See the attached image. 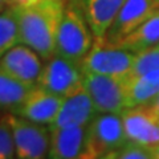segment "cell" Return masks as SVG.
<instances>
[{
	"label": "cell",
	"mask_w": 159,
	"mask_h": 159,
	"mask_svg": "<svg viewBox=\"0 0 159 159\" xmlns=\"http://www.w3.org/2000/svg\"><path fill=\"white\" fill-rule=\"evenodd\" d=\"M65 3L64 0H43L29 7H13L19 23L20 43L32 48L45 61L54 54Z\"/></svg>",
	"instance_id": "cell-1"
},
{
	"label": "cell",
	"mask_w": 159,
	"mask_h": 159,
	"mask_svg": "<svg viewBox=\"0 0 159 159\" xmlns=\"http://www.w3.org/2000/svg\"><path fill=\"white\" fill-rule=\"evenodd\" d=\"M93 40L94 36L84 16L80 0L66 2L58 24L54 54L81 62L90 49Z\"/></svg>",
	"instance_id": "cell-2"
},
{
	"label": "cell",
	"mask_w": 159,
	"mask_h": 159,
	"mask_svg": "<svg viewBox=\"0 0 159 159\" xmlns=\"http://www.w3.org/2000/svg\"><path fill=\"white\" fill-rule=\"evenodd\" d=\"M126 142L121 114L98 113L88 125L85 159H106Z\"/></svg>",
	"instance_id": "cell-3"
},
{
	"label": "cell",
	"mask_w": 159,
	"mask_h": 159,
	"mask_svg": "<svg viewBox=\"0 0 159 159\" xmlns=\"http://www.w3.org/2000/svg\"><path fill=\"white\" fill-rule=\"evenodd\" d=\"M135 53L119 48L105 39H94L85 57L81 60L84 73L111 77H125L133 65Z\"/></svg>",
	"instance_id": "cell-4"
},
{
	"label": "cell",
	"mask_w": 159,
	"mask_h": 159,
	"mask_svg": "<svg viewBox=\"0 0 159 159\" xmlns=\"http://www.w3.org/2000/svg\"><path fill=\"white\" fill-rule=\"evenodd\" d=\"M37 85L62 98L70 96L84 86L81 62L53 54L43 65Z\"/></svg>",
	"instance_id": "cell-5"
},
{
	"label": "cell",
	"mask_w": 159,
	"mask_h": 159,
	"mask_svg": "<svg viewBox=\"0 0 159 159\" xmlns=\"http://www.w3.org/2000/svg\"><path fill=\"white\" fill-rule=\"evenodd\" d=\"M84 88L90 96L97 113L121 114L127 109L123 77L84 73Z\"/></svg>",
	"instance_id": "cell-6"
},
{
	"label": "cell",
	"mask_w": 159,
	"mask_h": 159,
	"mask_svg": "<svg viewBox=\"0 0 159 159\" xmlns=\"http://www.w3.org/2000/svg\"><path fill=\"white\" fill-rule=\"evenodd\" d=\"M15 143V158L41 159L48 157L51 130L17 114H9Z\"/></svg>",
	"instance_id": "cell-7"
},
{
	"label": "cell",
	"mask_w": 159,
	"mask_h": 159,
	"mask_svg": "<svg viewBox=\"0 0 159 159\" xmlns=\"http://www.w3.org/2000/svg\"><path fill=\"white\" fill-rule=\"evenodd\" d=\"M121 119L127 141L146 147L159 143V114L150 103L125 109Z\"/></svg>",
	"instance_id": "cell-8"
},
{
	"label": "cell",
	"mask_w": 159,
	"mask_h": 159,
	"mask_svg": "<svg viewBox=\"0 0 159 159\" xmlns=\"http://www.w3.org/2000/svg\"><path fill=\"white\" fill-rule=\"evenodd\" d=\"M159 9L157 0H125L103 39L111 44L126 37Z\"/></svg>",
	"instance_id": "cell-9"
},
{
	"label": "cell",
	"mask_w": 159,
	"mask_h": 159,
	"mask_svg": "<svg viewBox=\"0 0 159 159\" xmlns=\"http://www.w3.org/2000/svg\"><path fill=\"white\" fill-rule=\"evenodd\" d=\"M0 68L12 77L36 86L43 69L41 57L23 43L16 44L0 58Z\"/></svg>",
	"instance_id": "cell-10"
},
{
	"label": "cell",
	"mask_w": 159,
	"mask_h": 159,
	"mask_svg": "<svg viewBox=\"0 0 159 159\" xmlns=\"http://www.w3.org/2000/svg\"><path fill=\"white\" fill-rule=\"evenodd\" d=\"M97 114L90 96L82 86L76 93L64 98L56 118L48 127L49 130H53L61 127L86 126Z\"/></svg>",
	"instance_id": "cell-11"
},
{
	"label": "cell",
	"mask_w": 159,
	"mask_h": 159,
	"mask_svg": "<svg viewBox=\"0 0 159 159\" xmlns=\"http://www.w3.org/2000/svg\"><path fill=\"white\" fill-rule=\"evenodd\" d=\"M86 126L61 127L51 130L48 158L53 159H85Z\"/></svg>",
	"instance_id": "cell-12"
},
{
	"label": "cell",
	"mask_w": 159,
	"mask_h": 159,
	"mask_svg": "<svg viewBox=\"0 0 159 159\" xmlns=\"http://www.w3.org/2000/svg\"><path fill=\"white\" fill-rule=\"evenodd\" d=\"M62 101V97L36 85L28 94L25 102H24L17 116H21L36 123L49 126L56 118Z\"/></svg>",
	"instance_id": "cell-13"
},
{
	"label": "cell",
	"mask_w": 159,
	"mask_h": 159,
	"mask_svg": "<svg viewBox=\"0 0 159 159\" xmlns=\"http://www.w3.org/2000/svg\"><path fill=\"white\" fill-rule=\"evenodd\" d=\"M94 39H103L125 0H80Z\"/></svg>",
	"instance_id": "cell-14"
},
{
	"label": "cell",
	"mask_w": 159,
	"mask_h": 159,
	"mask_svg": "<svg viewBox=\"0 0 159 159\" xmlns=\"http://www.w3.org/2000/svg\"><path fill=\"white\" fill-rule=\"evenodd\" d=\"M33 86L12 77L0 68V111L19 114Z\"/></svg>",
	"instance_id": "cell-15"
},
{
	"label": "cell",
	"mask_w": 159,
	"mask_h": 159,
	"mask_svg": "<svg viewBox=\"0 0 159 159\" xmlns=\"http://www.w3.org/2000/svg\"><path fill=\"white\" fill-rule=\"evenodd\" d=\"M125 78L127 107L151 103L159 94V69L135 78Z\"/></svg>",
	"instance_id": "cell-16"
},
{
	"label": "cell",
	"mask_w": 159,
	"mask_h": 159,
	"mask_svg": "<svg viewBox=\"0 0 159 159\" xmlns=\"http://www.w3.org/2000/svg\"><path fill=\"white\" fill-rule=\"evenodd\" d=\"M159 43V9H157L135 31L116 44L119 48L137 53Z\"/></svg>",
	"instance_id": "cell-17"
},
{
	"label": "cell",
	"mask_w": 159,
	"mask_h": 159,
	"mask_svg": "<svg viewBox=\"0 0 159 159\" xmlns=\"http://www.w3.org/2000/svg\"><path fill=\"white\" fill-rule=\"evenodd\" d=\"M19 43L20 32L16 12L13 7L8 6L0 11V58Z\"/></svg>",
	"instance_id": "cell-18"
},
{
	"label": "cell",
	"mask_w": 159,
	"mask_h": 159,
	"mask_svg": "<svg viewBox=\"0 0 159 159\" xmlns=\"http://www.w3.org/2000/svg\"><path fill=\"white\" fill-rule=\"evenodd\" d=\"M155 69H159V43L135 53L133 65L125 77L135 78Z\"/></svg>",
	"instance_id": "cell-19"
},
{
	"label": "cell",
	"mask_w": 159,
	"mask_h": 159,
	"mask_svg": "<svg viewBox=\"0 0 159 159\" xmlns=\"http://www.w3.org/2000/svg\"><path fill=\"white\" fill-rule=\"evenodd\" d=\"M12 158H15V143L9 114L6 113L0 117V159Z\"/></svg>",
	"instance_id": "cell-20"
},
{
	"label": "cell",
	"mask_w": 159,
	"mask_h": 159,
	"mask_svg": "<svg viewBox=\"0 0 159 159\" xmlns=\"http://www.w3.org/2000/svg\"><path fill=\"white\" fill-rule=\"evenodd\" d=\"M106 159H151V155L146 146L127 141L125 145L109 154Z\"/></svg>",
	"instance_id": "cell-21"
},
{
	"label": "cell",
	"mask_w": 159,
	"mask_h": 159,
	"mask_svg": "<svg viewBox=\"0 0 159 159\" xmlns=\"http://www.w3.org/2000/svg\"><path fill=\"white\" fill-rule=\"evenodd\" d=\"M43 0H7V6H12V7H29L32 4L40 3Z\"/></svg>",
	"instance_id": "cell-22"
},
{
	"label": "cell",
	"mask_w": 159,
	"mask_h": 159,
	"mask_svg": "<svg viewBox=\"0 0 159 159\" xmlns=\"http://www.w3.org/2000/svg\"><path fill=\"white\" fill-rule=\"evenodd\" d=\"M147 148H148V151H150L151 159H159V143H158V145L147 147Z\"/></svg>",
	"instance_id": "cell-23"
},
{
	"label": "cell",
	"mask_w": 159,
	"mask_h": 159,
	"mask_svg": "<svg viewBox=\"0 0 159 159\" xmlns=\"http://www.w3.org/2000/svg\"><path fill=\"white\" fill-rule=\"evenodd\" d=\"M150 105L152 106V109H154V110H155V111L159 114V94H158V96L155 97V99H154V101L150 103Z\"/></svg>",
	"instance_id": "cell-24"
},
{
	"label": "cell",
	"mask_w": 159,
	"mask_h": 159,
	"mask_svg": "<svg viewBox=\"0 0 159 159\" xmlns=\"http://www.w3.org/2000/svg\"><path fill=\"white\" fill-rule=\"evenodd\" d=\"M7 6V0H0V9H3Z\"/></svg>",
	"instance_id": "cell-25"
},
{
	"label": "cell",
	"mask_w": 159,
	"mask_h": 159,
	"mask_svg": "<svg viewBox=\"0 0 159 159\" xmlns=\"http://www.w3.org/2000/svg\"><path fill=\"white\" fill-rule=\"evenodd\" d=\"M157 3H158V6H159V0H157Z\"/></svg>",
	"instance_id": "cell-26"
},
{
	"label": "cell",
	"mask_w": 159,
	"mask_h": 159,
	"mask_svg": "<svg viewBox=\"0 0 159 159\" xmlns=\"http://www.w3.org/2000/svg\"><path fill=\"white\" fill-rule=\"evenodd\" d=\"M2 116H3V114H2V111H0V117H2Z\"/></svg>",
	"instance_id": "cell-27"
},
{
	"label": "cell",
	"mask_w": 159,
	"mask_h": 159,
	"mask_svg": "<svg viewBox=\"0 0 159 159\" xmlns=\"http://www.w3.org/2000/svg\"><path fill=\"white\" fill-rule=\"evenodd\" d=\"M64 2H68V0H64Z\"/></svg>",
	"instance_id": "cell-28"
},
{
	"label": "cell",
	"mask_w": 159,
	"mask_h": 159,
	"mask_svg": "<svg viewBox=\"0 0 159 159\" xmlns=\"http://www.w3.org/2000/svg\"><path fill=\"white\" fill-rule=\"evenodd\" d=\"M0 11H2V9H0Z\"/></svg>",
	"instance_id": "cell-29"
}]
</instances>
